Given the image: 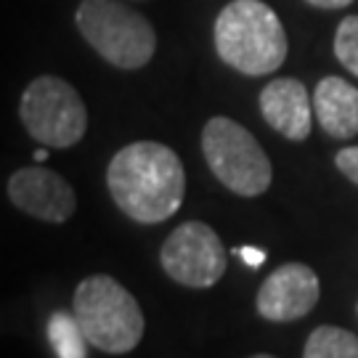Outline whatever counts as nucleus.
Listing matches in <instances>:
<instances>
[{
  "label": "nucleus",
  "mask_w": 358,
  "mask_h": 358,
  "mask_svg": "<svg viewBox=\"0 0 358 358\" xmlns=\"http://www.w3.org/2000/svg\"><path fill=\"white\" fill-rule=\"evenodd\" d=\"M106 186L115 205L130 220L152 226L178 213L186 194V173L170 146L136 141L112 157Z\"/></svg>",
  "instance_id": "f257e3e1"
},
{
  "label": "nucleus",
  "mask_w": 358,
  "mask_h": 358,
  "mask_svg": "<svg viewBox=\"0 0 358 358\" xmlns=\"http://www.w3.org/2000/svg\"><path fill=\"white\" fill-rule=\"evenodd\" d=\"M215 51L231 69L260 77L284 64L289 43L271 6L263 0H234L215 19Z\"/></svg>",
  "instance_id": "f03ea898"
},
{
  "label": "nucleus",
  "mask_w": 358,
  "mask_h": 358,
  "mask_svg": "<svg viewBox=\"0 0 358 358\" xmlns=\"http://www.w3.org/2000/svg\"><path fill=\"white\" fill-rule=\"evenodd\" d=\"M75 319L90 345L112 356L136 350L146 327L138 300L117 279L103 273L77 284Z\"/></svg>",
  "instance_id": "7ed1b4c3"
},
{
  "label": "nucleus",
  "mask_w": 358,
  "mask_h": 358,
  "mask_svg": "<svg viewBox=\"0 0 358 358\" xmlns=\"http://www.w3.org/2000/svg\"><path fill=\"white\" fill-rule=\"evenodd\" d=\"M75 22L90 48L117 69H141L157 51L149 19L117 0H83Z\"/></svg>",
  "instance_id": "20e7f679"
},
{
  "label": "nucleus",
  "mask_w": 358,
  "mask_h": 358,
  "mask_svg": "<svg viewBox=\"0 0 358 358\" xmlns=\"http://www.w3.org/2000/svg\"><path fill=\"white\" fill-rule=\"evenodd\" d=\"M202 154L210 173L229 192L239 196H260L268 192L273 178L268 154L236 120L213 117L202 130Z\"/></svg>",
  "instance_id": "39448f33"
},
{
  "label": "nucleus",
  "mask_w": 358,
  "mask_h": 358,
  "mask_svg": "<svg viewBox=\"0 0 358 358\" xmlns=\"http://www.w3.org/2000/svg\"><path fill=\"white\" fill-rule=\"evenodd\" d=\"M19 117L24 130L43 146L69 149L83 141L88 130V109L66 80L43 75L22 93Z\"/></svg>",
  "instance_id": "423d86ee"
},
{
  "label": "nucleus",
  "mask_w": 358,
  "mask_h": 358,
  "mask_svg": "<svg viewBox=\"0 0 358 358\" xmlns=\"http://www.w3.org/2000/svg\"><path fill=\"white\" fill-rule=\"evenodd\" d=\"M159 263L173 282L192 289H210L226 273V250L207 223L189 220L165 239Z\"/></svg>",
  "instance_id": "0eeeda50"
},
{
  "label": "nucleus",
  "mask_w": 358,
  "mask_h": 358,
  "mask_svg": "<svg viewBox=\"0 0 358 358\" xmlns=\"http://www.w3.org/2000/svg\"><path fill=\"white\" fill-rule=\"evenodd\" d=\"M13 207L43 223H66L75 215L77 199L69 180L48 167H22L8 178Z\"/></svg>",
  "instance_id": "6e6552de"
},
{
  "label": "nucleus",
  "mask_w": 358,
  "mask_h": 358,
  "mask_svg": "<svg viewBox=\"0 0 358 358\" xmlns=\"http://www.w3.org/2000/svg\"><path fill=\"white\" fill-rule=\"evenodd\" d=\"M321 297L316 271L306 263H284L257 289V313L284 324L308 316Z\"/></svg>",
  "instance_id": "1a4fd4ad"
},
{
  "label": "nucleus",
  "mask_w": 358,
  "mask_h": 358,
  "mask_svg": "<svg viewBox=\"0 0 358 358\" xmlns=\"http://www.w3.org/2000/svg\"><path fill=\"white\" fill-rule=\"evenodd\" d=\"M260 112L271 128L289 141H306L310 136V99L308 88L294 77H276L260 93Z\"/></svg>",
  "instance_id": "9d476101"
},
{
  "label": "nucleus",
  "mask_w": 358,
  "mask_h": 358,
  "mask_svg": "<svg viewBox=\"0 0 358 358\" xmlns=\"http://www.w3.org/2000/svg\"><path fill=\"white\" fill-rule=\"evenodd\" d=\"M313 112L329 138L358 136V88L343 77H324L313 90Z\"/></svg>",
  "instance_id": "9b49d317"
},
{
  "label": "nucleus",
  "mask_w": 358,
  "mask_h": 358,
  "mask_svg": "<svg viewBox=\"0 0 358 358\" xmlns=\"http://www.w3.org/2000/svg\"><path fill=\"white\" fill-rule=\"evenodd\" d=\"M303 358H358V337L343 327H316L306 343Z\"/></svg>",
  "instance_id": "f8f14e48"
},
{
  "label": "nucleus",
  "mask_w": 358,
  "mask_h": 358,
  "mask_svg": "<svg viewBox=\"0 0 358 358\" xmlns=\"http://www.w3.org/2000/svg\"><path fill=\"white\" fill-rule=\"evenodd\" d=\"M48 340L59 358H88L85 348L90 343L85 340L77 319L69 313H53L48 319Z\"/></svg>",
  "instance_id": "ddd939ff"
},
{
  "label": "nucleus",
  "mask_w": 358,
  "mask_h": 358,
  "mask_svg": "<svg viewBox=\"0 0 358 358\" xmlns=\"http://www.w3.org/2000/svg\"><path fill=\"white\" fill-rule=\"evenodd\" d=\"M334 56L350 75L358 77V16H345L334 35Z\"/></svg>",
  "instance_id": "4468645a"
},
{
  "label": "nucleus",
  "mask_w": 358,
  "mask_h": 358,
  "mask_svg": "<svg viewBox=\"0 0 358 358\" xmlns=\"http://www.w3.org/2000/svg\"><path fill=\"white\" fill-rule=\"evenodd\" d=\"M334 165H337V170H340L350 183H356L358 186V146L340 149L337 157H334Z\"/></svg>",
  "instance_id": "2eb2a0df"
},
{
  "label": "nucleus",
  "mask_w": 358,
  "mask_h": 358,
  "mask_svg": "<svg viewBox=\"0 0 358 358\" xmlns=\"http://www.w3.org/2000/svg\"><path fill=\"white\" fill-rule=\"evenodd\" d=\"M234 252L242 257L250 268H257V266L266 263V252H263V250H255V247H242V250H234Z\"/></svg>",
  "instance_id": "dca6fc26"
},
{
  "label": "nucleus",
  "mask_w": 358,
  "mask_h": 358,
  "mask_svg": "<svg viewBox=\"0 0 358 358\" xmlns=\"http://www.w3.org/2000/svg\"><path fill=\"white\" fill-rule=\"evenodd\" d=\"M308 6L321 8V11H337V8H348L353 0H306Z\"/></svg>",
  "instance_id": "f3484780"
},
{
  "label": "nucleus",
  "mask_w": 358,
  "mask_h": 358,
  "mask_svg": "<svg viewBox=\"0 0 358 358\" xmlns=\"http://www.w3.org/2000/svg\"><path fill=\"white\" fill-rule=\"evenodd\" d=\"M45 157H48V152H45V149H38V154H35V159H40V162H43Z\"/></svg>",
  "instance_id": "a211bd4d"
},
{
  "label": "nucleus",
  "mask_w": 358,
  "mask_h": 358,
  "mask_svg": "<svg viewBox=\"0 0 358 358\" xmlns=\"http://www.w3.org/2000/svg\"><path fill=\"white\" fill-rule=\"evenodd\" d=\"M250 358H276V356H268V353H257V356H250Z\"/></svg>",
  "instance_id": "6ab92c4d"
},
{
  "label": "nucleus",
  "mask_w": 358,
  "mask_h": 358,
  "mask_svg": "<svg viewBox=\"0 0 358 358\" xmlns=\"http://www.w3.org/2000/svg\"><path fill=\"white\" fill-rule=\"evenodd\" d=\"M356 313H358V306H356Z\"/></svg>",
  "instance_id": "aec40b11"
}]
</instances>
